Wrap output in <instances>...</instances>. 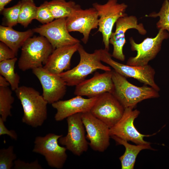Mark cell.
Instances as JSON below:
<instances>
[{
  "instance_id": "obj_1",
  "label": "cell",
  "mask_w": 169,
  "mask_h": 169,
  "mask_svg": "<svg viewBox=\"0 0 169 169\" xmlns=\"http://www.w3.org/2000/svg\"><path fill=\"white\" fill-rule=\"evenodd\" d=\"M15 91L23 110L22 122L34 128L42 126L47 118V101L31 87L19 86Z\"/></svg>"
},
{
  "instance_id": "obj_2",
  "label": "cell",
  "mask_w": 169,
  "mask_h": 169,
  "mask_svg": "<svg viewBox=\"0 0 169 169\" xmlns=\"http://www.w3.org/2000/svg\"><path fill=\"white\" fill-rule=\"evenodd\" d=\"M114 90L112 94L124 108H134L137 104L147 99L157 98L159 91L147 85L141 87L131 84L126 78L112 70Z\"/></svg>"
},
{
  "instance_id": "obj_3",
  "label": "cell",
  "mask_w": 169,
  "mask_h": 169,
  "mask_svg": "<svg viewBox=\"0 0 169 169\" xmlns=\"http://www.w3.org/2000/svg\"><path fill=\"white\" fill-rule=\"evenodd\" d=\"M77 51L80 56V61L78 65L58 75L65 82L67 86H76L97 70L105 71L112 70L110 67L102 63L100 49H96L93 53H89L80 44Z\"/></svg>"
},
{
  "instance_id": "obj_4",
  "label": "cell",
  "mask_w": 169,
  "mask_h": 169,
  "mask_svg": "<svg viewBox=\"0 0 169 169\" xmlns=\"http://www.w3.org/2000/svg\"><path fill=\"white\" fill-rule=\"evenodd\" d=\"M54 50L44 37L40 35L29 38L21 47L18 68L24 71L43 67Z\"/></svg>"
},
{
  "instance_id": "obj_5",
  "label": "cell",
  "mask_w": 169,
  "mask_h": 169,
  "mask_svg": "<svg viewBox=\"0 0 169 169\" xmlns=\"http://www.w3.org/2000/svg\"><path fill=\"white\" fill-rule=\"evenodd\" d=\"M92 6L99 18L97 31L101 33L105 49L109 51V39L114 25L119 18L127 15L125 13L127 5L124 3H119L118 0H108L104 4L95 3Z\"/></svg>"
},
{
  "instance_id": "obj_6",
  "label": "cell",
  "mask_w": 169,
  "mask_h": 169,
  "mask_svg": "<svg viewBox=\"0 0 169 169\" xmlns=\"http://www.w3.org/2000/svg\"><path fill=\"white\" fill-rule=\"evenodd\" d=\"M63 136L49 133L44 136H37L32 151L43 156L50 167L62 168L67 158V149L59 144V139Z\"/></svg>"
},
{
  "instance_id": "obj_7",
  "label": "cell",
  "mask_w": 169,
  "mask_h": 169,
  "mask_svg": "<svg viewBox=\"0 0 169 169\" xmlns=\"http://www.w3.org/2000/svg\"><path fill=\"white\" fill-rule=\"evenodd\" d=\"M100 50L101 61L109 65L116 72L126 78H134L158 91L160 90L155 81V70L151 66H133L121 64L114 60L108 51L105 49Z\"/></svg>"
},
{
  "instance_id": "obj_8",
  "label": "cell",
  "mask_w": 169,
  "mask_h": 169,
  "mask_svg": "<svg viewBox=\"0 0 169 169\" xmlns=\"http://www.w3.org/2000/svg\"><path fill=\"white\" fill-rule=\"evenodd\" d=\"M169 34L167 31L160 29L154 38H147L140 43H136L133 38L129 39L131 49L136 51V55L131 57L126 64L133 66H144L148 64L149 62L155 58L160 51L163 41L168 38Z\"/></svg>"
},
{
  "instance_id": "obj_9",
  "label": "cell",
  "mask_w": 169,
  "mask_h": 169,
  "mask_svg": "<svg viewBox=\"0 0 169 169\" xmlns=\"http://www.w3.org/2000/svg\"><path fill=\"white\" fill-rule=\"evenodd\" d=\"M82 113H78L68 117V132L61 137L59 142L76 156H79L86 152L89 143L85 135L84 127L82 120Z\"/></svg>"
},
{
  "instance_id": "obj_10",
  "label": "cell",
  "mask_w": 169,
  "mask_h": 169,
  "mask_svg": "<svg viewBox=\"0 0 169 169\" xmlns=\"http://www.w3.org/2000/svg\"><path fill=\"white\" fill-rule=\"evenodd\" d=\"M124 110L112 93L105 92L98 96L90 112L110 128L120 119Z\"/></svg>"
},
{
  "instance_id": "obj_11",
  "label": "cell",
  "mask_w": 169,
  "mask_h": 169,
  "mask_svg": "<svg viewBox=\"0 0 169 169\" xmlns=\"http://www.w3.org/2000/svg\"><path fill=\"white\" fill-rule=\"evenodd\" d=\"M81 117L91 148L94 151H104L110 145L109 127L90 111L82 113Z\"/></svg>"
},
{
  "instance_id": "obj_12",
  "label": "cell",
  "mask_w": 169,
  "mask_h": 169,
  "mask_svg": "<svg viewBox=\"0 0 169 169\" xmlns=\"http://www.w3.org/2000/svg\"><path fill=\"white\" fill-rule=\"evenodd\" d=\"M66 18L55 19L48 24L32 29L48 40L54 49L61 47L80 43L77 38L71 36L66 26Z\"/></svg>"
},
{
  "instance_id": "obj_13",
  "label": "cell",
  "mask_w": 169,
  "mask_h": 169,
  "mask_svg": "<svg viewBox=\"0 0 169 169\" xmlns=\"http://www.w3.org/2000/svg\"><path fill=\"white\" fill-rule=\"evenodd\" d=\"M131 107L125 108L123 115L113 126L110 128V136H115L128 141H131L136 145H145L151 143L144 140V137L152 135H145L139 132L134 126L135 120L140 114L137 110Z\"/></svg>"
},
{
  "instance_id": "obj_14",
  "label": "cell",
  "mask_w": 169,
  "mask_h": 169,
  "mask_svg": "<svg viewBox=\"0 0 169 169\" xmlns=\"http://www.w3.org/2000/svg\"><path fill=\"white\" fill-rule=\"evenodd\" d=\"M99 16L93 7L83 9L80 5L66 18V26L69 32H78L82 34V42H88L92 30L98 28Z\"/></svg>"
},
{
  "instance_id": "obj_15",
  "label": "cell",
  "mask_w": 169,
  "mask_h": 169,
  "mask_svg": "<svg viewBox=\"0 0 169 169\" xmlns=\"http://www.w3.org/2000/svg\"><path fill=\"white\" fill-rule=\"evenodd\" d=\"M115 32H112L109 43L113 46L112 57L121 61H124L125 56L123 53V48L125 42V33L128 29H135L142 35H145L147 31L142 23H138L135 16L127 15L119 18L116 23Z\"/></svg>"
},
{
  "instance_id": "obj_16",
  "label": "cell",
  "mask_w": 169,
  "mask_h": 169,
  "mask_svg": "<svg viewBox=\"0 0 169 169\" xmlns=\"http://www.w3.org/2000/svg\"><path fill=\"white\" fill-rule=\"evenodd\" d=\"M43 89L42 95L52 104L62 99L66 91L67 84L58 75L53 74L42 67L32 70Z\"/></svg>"
},
{
  "instance_id": "obj_17",
  "label": "cell",
  "mask_w": 169,
  "mask_h": 169,
  "mask_svg": "<svg viewBox=\"0 0 169 169\" xmlns=\"http://www.w3.org/2000/svg\"><path fill=\"white\" fill-rule=\"evenodd\" d=\"M112 70L103 73H95L91 78L85 79L76 86L74 94L76 95L92 98L105 92L112 94L114 85Z\"/></svg>"
},
{
  "instance_id": "obj_18",
  "label": "cell",
  "mask_w": 169,
  "mask_h": 169,
  "mask_svg": "<svg viewBox=\"0 0 169 169\" xmlns=\"http://www.w3.org/2000/svg\"><path fill=\"white\" fill-rule=\"evenodd\" d=\"M98 96L86 99L76 95L71 99L60 100L53 103L52 106L57 111L54 117L55 120L61 121L74 114L90 111Z\"/></svg>"
},
{
  "instance_id": "obj_19",
  "label": "cell",
  "mask_w": 169,
  "mask_h": 169,
  "mask_svg": "<svg viewBox=\"0 0 169 169\" xmlns=\"http://www.w3.org/2000/svg\"><path fill=\"white\" fill-rule=\"evenodd\" d=\"M80 43L56 48L49 56L43 67L51 73L58 75L70 69L71 58L78 51Z\"/></svg>"
},
{
  "instance_id": "obj_20",
  "label": "cell",
  "mask_w": 169,
  "mask_h": 169,
  "mask_svg": "<svg viewBox=\"0 0 169 169\" xmlns=\"http://www.w3.org/2000/svg\"><path fill=\"white\" fill-rule=\"evenodd\" d=\"M33 33L32 29L21 32L14 30L12 27L0 25V40L8 46L17 55L18 49L28 39L32 37Z\"/></svg>"
},
{
  "instance_id": "obj_21",
  "label": "cell",
  "mask_w": 169,
  "mask_h": 169,
  "mask_svg": "<svg viewBox=\"0 0 169 169\" xmlns=\"http://www.w3.org/2000/svg\"><path fill=\"white\" fill-rule=\"evenodd\" d=\"M113 139L118 145H122L125 148L124 154L119 159L121 162L122 169H133L135 166L136 159L139 152L145 149L154 150L150 144L133 145L129 144L128 141L115 136H111Z\"/></svg>"
},
{
  "instance_id": "obj_22",
  "label": "cell",
  "mask_w": 169,
  "mask_h": 169,
  "mask_svg": "<svg viewBox=\"0 0 169 169\" xmlns=\"http://www.w3.org/2000/svg\"><path fill=\"white\" fill-rule=\"evenodd\" d=\"M48 4L55 19L68 17L80 5L74 1L65 0H52Z\"/></svg>"
},
{
  "instance_id": "obj_23",
  "label": "cell",
  "mask_w": 169,
  "mask_h": 169,
  "mask_svg": "<svg viewBox=\"0 0 169 169\" xmlns=\"http://www.w3.org/2000/svg\"><path fill=\"white\" fill-rule=\"evenodd\" d=\"M18 59H13L0 62V75L4 77L9 83L11 89L15 91L19 86L20 77L15 71V64Z\"/></svg>"
},
{
  "instance_id": "obj_24",
  "label": "cell",
  "mask_w": 169,
  "mask_h": 169,
  "mask_svg": "<svg viewBox=\"0 0 169 169\" xmlns=\"http://www.w3.org/2000/svg\"><path fill=\"white\" fill-rule=\"evenodd\" d=\"M21 1L18 23L27 27L33 20L35 19L37 7L33 0H21Z\"/></svg>"
},
{
  "instance_id": "obj_25",
  "label": "cell",
  "mask_w": 169,
  "mask_h": 169,
  "mask_svg": "<svg viewBox=\"0 0 169 169\" xmlns=\"http://www.w3.org/2000/svg\"><path fill=\"white\" fill-rule=\"evenodd\" d=\"M12 90L8 87H0V115L4 122L12 116L11 109L14 100Z\"/></svg>"
},
{
  "instance_id": "obj_26",
  "label": "cell",
  "mask_w": 169,
  "mask_h": 169,
  "mask_svg": "<svg viewBox=\"0 0 169 169\" xmlns=\"http://www.w3.org/2000/svg\"><path fill=\"white\" fill-rule=\"evenodd\" d=\"M147 16L152 18L159 17V20L156 24L157 28L169 33V0H164L158 13L153 12Z\"/></svg>"
},
{
  "instance_id": "obj_27",
  "label": "cell",
  "mask_w": 169,
  "mask_h": 169,
  "mask_svg": "<svg viewBox=\"0 0 169 169\" xmlns=\"http://www.w3.org/2000/svg\"><path fill=\"white\" fill-rule=\"evenodd\" d=\"M21 4L20 0L17 4L10 8H5L1 12L6 26L12 27L18 23Z\"/></svg>"
},
{
  "instance_id": "obj_28",
  "label": "cell",
  "mask_w": 169,
  "mask_h": 169,
  "mask_svg": "<svg viewBox=\"0 0 169 169\" xmlns=\"http://www.w3.org/2000/svg\"><path fill=\"white\" fill-rule=\"evenodd\" d=\"M17 156L14 151V147L9 146L7 148L0 150V169H11L14 166Z\"/></svg>"
},
{
  "instance_id": "obj_29",
  "label": "cell",
  "mask_w": 169,
  "mask_h": 169,
  "mask_svg": "<svg viewBox=\"0 0 169 169\" xmlns=\"http://www.w3.org/2000/svg\"><path fill=\"white\" fill-rule=\"evenodd\" d=\"M47 1L37 7L35 19L43 24H48L54 19L49 9Z\"/></svg>"
},
{
  "instance_id": "obj_30",
  "label": "cell",
  "mask_w": 169,
  "mask_h": 169,
  "mask_svg": "<svg viewBox=\"0 0 169 169\" xmlns=\"http://www.w3.org/2000/svg\"><path fill=\"white\" fill-rule=\"evenodd\" d=\"M14 169H42L43 168L37 160L31 162H27L19 159L16 160L14 162Z\"/></svg>"
},
{
  "instance_id": "obj_31",
  "label": "cell",
  "mask_w": 169,
  "mask_h": 169,
  "mask_svg": "<svg viewBox=\"0 0 169 169\" xmlns=\"http://www.w3.org/2000/svg\"><path fill=\"white\" fill-rule=\"evenodd\" d=\"M16 54L6 44L2 42H0V62L13 59Z\"/></svg>"
},
{
  "instance_id": "obj_32",
  "label": "cell",
  "mask_w": 169,
  "mask_h": 169,
  "mask_svg": "<svg viewBox=\"0 0 169 169\" xmlns=\"http://www.w3.org/2000/svg\"><path fill=\"white\" fill-rule=\"evenodd\" d=\"M5 122L0 117V136L7 135L12 139L16 141L18 139V135L16 132L13 130H9L5 126Z\"/></svg>"
},
{
  "instance_id": "obj_33",
  "label": "cell",
  "mask_w": 169,
  "mask_h": 169,
  "mask_svg": "<svg viewBox=\"0 0 169 169\" xmlns=\"http://www.w3.org/2000/svg\"><path fill=\"white\" fill-rule=\"evenodd\" d=\"M10 85L9 83L3 76L0 75V87H7Z\"/></svg>"
},
{
  "instance_id": "obj_34",
  "label": "cell",
  "mask_w": 169,
  "mask_h": 169,
  "mask_svg": "<svg viewBox=\"0 0 169 169\" xmlns=\"http://www.w3.org/2000/svg\"><path fill=\"white\" fill-rule=\"evenodd\" d=\"M12 0H0V11L1 12L5 7Z\"/></svg>"
}]
</instances>
